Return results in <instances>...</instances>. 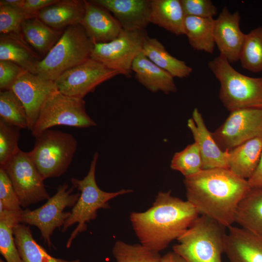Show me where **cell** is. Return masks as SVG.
<instances>
[{
    "label": "cell",
    "mask_w": 262,
    "mask_h": 262,
    "mask_svg": "<svg viewBox=\"0 0 262 262\" xmlns=\"http://www.w3.org/2000/svg\"><path fill=\"white\" fill-rule=\"evenodd\" d=\"M146 30H122L112 41L94 44L91 58L110 69L117 70L121 75L130 77L132 65L135 58L142 52L147 36Z\"/></svg>",
    "instance_id": "cell-10"
},
{
    "label": "cell",
    "mask_w": 262,
    "mask_h": 262,
    "mask_svg": "<svg viewBox=\"0 0 262 262\" xmlns=\"http://www.w3.org/2000/svg\"><path fill=\"white\" fill-rule=\"evenodd\" d=\"M208 66L219 82V97L229 111L262 107V77L240 73L220 54L209 61Z\"/></svg>",
    "instance_id": "cell-3"
},
{
    "label": "cell",
    "mask_w": 262,
    "mask_h": 262,
    "mask_svg": "<svg viewBox=\"0 0 262 262\" xmlns=\"http://www.w3.org/2000/svg\"><path fill=\"white\" fill-rule=\"evenodd\" d=\"M228 229L224 253L229 262H262V237L241 227Z\"/></svg>",
    "instance_id": "cell-19"
},
{
    "label": "cell",
    "mask_w": 262,
    "mask_h": 262,
    "mask_svg": "<svg viewBox=\"0 0 262 262\" xmlns=\"http://www.w3.org/2000/svg\"><path fill=\"white\" fill-rule=\"evenodd\" d=\"M58 125L84 128L97 125L86 113L83 98L67 96L57 90L42 106L32 134L36 137Z\"/></svg>",
    "instance_id": "cell-9"
},
{
    "label": "cell",
    "mask_w": 262,
    "mask_h": 262,
    "mask_svg": "<svg viewBox=\"0 0 262 262\" xmlns=\"http://www.w3.org/2000/svg\"><path fill=\"white\" fill-rule=\"evenodd\" d=\"M170 167L181 173L184 178L202 170V160L197 144L194 142L176 152L171 160Z\"/></svg>",
    "instance_id": "cell-33"
},
{
    "label": "cell",
    "mask_w": 262,
    "mask_h": 262,
    "mask_svg": "<svg viewBox=\"0 0 262 262\" xmlns=\"http://www.w3.org/2000/svg\"><path fill=\"white\" fill-rule=\"evenodd\" d=\"M25 0H0V5L22 8Z\"/></svg>",
    "instance_id": "cell-43"
},
{
    "label": "cell",
    "mask_w": 262,
    "mask_h": 262,
    "mask_svg": "<svg viewBox=\"0 0 262 262\" xmlns=\"http://www.w3.org/2000/svg\"><path fill=\"white\" fill-rule=\"evenodd\" d=\"M240 14L224 7L215 19L214 39L220 54L230 64L239 61L246 34L240 28Z\"/></svg>",
    "instance_id": "cell-15"
},
{
    "label": "cell",
    "mask_w": 262,
    "mask_h": 262,
    "mask_svg": "<svg viewBox=\"0 0 262 262\" xmlns=\"http://www.w3.org/2000/svg\"><path fill=\"white\" fill-rule=\"evenodd\" d=\"M0 119L21 129L28 128V118L25 107L11 90L0 92Z\"/></svg>",
    "instance_id": "cell-32"
},
{
    "label": "cell",
    "mask_w": 262,
    "mask_h": 262,
    "mask_svg": "<svg viewBox=\"0 0 262 262\" xmlns=\"http://www.w3.org/2000/svg\"><path fill=\"white\" fill-rule=\"evenodd\" d=\"M112 253L116 262H160L161 256L141 244L130 245L121 241L115 242Z\"/></svg>",
    "instance_id": "cell-34"
},
{
    "label": "cell",
    "mask_w": 262,
    "mask_h": 262,
    "mask_svg": "<svg viewBox=\"0 0 262 262\" xmlns=\"http://www.w3.org/2000/svg\"><path fill=\"white\" fill-rule=\"evenodd\" d=\"M187 200L199 214L228 228L234 223L238 204L251 187L228 168L202 169L185 177Z\"/></svg>",
    "instance_id": "cell-1"
},
{
    "label": "cell",
    "mask_w": 262,
    "mask_h": 262,
    "mask_svg": "<svg viewBox=\"0 0 262 262\" xmlns=\"http://www.w3.org/2000/svg\"><path fill=\"white\" fill-rule=\"evenodd\" d=\"M73 186L67 184L59 185L55 194L42 206L33 210H22L19 223L37 227L45 244L50 249L51 236L54 230L62 228L70 215V212H64L67 207H73L80 197V193L73 194Z\"/></svg>",
    "instance_id": "cell-8"
},
{
    "label": "cell",
    "mask_w": 262,
    "mask_h": 262,
    "mask_svg": "<svg viewBox=\"0 0 262 262\" xmlns=\"http://www.w3.org/2000/svg\"><path fill=\"white\" fill-rule=\"evenodd\" d=\"M187 126L194 142L198 147L202 160V169L228 168V151H224L218 146L197 108L193 110L192 117L187 121Z\"/></svg>",
    "instance_id": "cell-16"
},
{
    "label": "cell",
    "mask_w": 262,
    "mask_h": 262,
    "mask_svg": "<svg viewBox=\"0 0 262 262\" xmlns=\"http://www.w3.org/2000/svg\"><path fill=\"white\" fill-rule=\"evenodd\" d=\"M214 23L213 18L185 16V34L193 49L210 54L213 52Z\"/></svg>",
    "instance_id": "cell-29"
},
{
    "label": "cell",
    "mask_w": 262,
    "mask_h": 262,
    "mask_svg": "<svg viewBox=\"0 0 262 262\" xmlns=\"http://www.w3.org/2000/svg\"><path fill=\"white\" fill-rule=\"evenodd\" d=\"M85 13L80 24L94 44L107 43L116 38L123 30L110 12L85 0Z\"/></svg>",
    "instance_id": "cell-18"
},
{
    "label": "cell",
    "mask_w": 262,
    "mask_h": 262,
    "mask_svg": "<svg viewBox=\"0 0 262 262\" xmlns=\"http://www.w3.org/2000/svg\"><path fill=\"white\" fill-rule=\"evenodd\" d=\"M212 135L220 148L229 151L251 139L262 138V107L230 112Z\"/></svg>",
    "instance_id": "cell-12"
},
{
    "label": "cell",
    "mask_w": 262,
    "mask_h": 262,
    "mask_svg": "<svg viewBox=\"0 0 262 262\" xmlns=\"http://www.w3.org/2000/svg\"><path fill=\"white\" fill-rule=\"evenodd\" d=\"M234 222L262 237V187L251 188L240 202Z\"/></svg>",
    "instance_id": "cell-26"
},
{
    "label": "cell",
    "mask_w": 262,
    "mask_h": 262,
    "mask_svg": "<svg viewBox=\"0 0 262 262\" xmlns=\"http://www.w3.org/2000/svg\"><path fill=\"white\" fill-rule=\"evenodd\" d=\"M16 246L23 262H81L79 259L66 260L54 257L34 240L29 226L22 223L14 228Z\"/></svg>",
    "instance_id": "cell-28"
},
{
    "label": "cell",
    "mask_w": 262,
    "mask_h": 262,
    "mask_svg": "<svg viewBox=\"0 0 262 262\" xmlns=\"http://www.w3.org/2000/svg\"><path fill=\"white\" fill-rule=\"evenodd\" d=\"M43 58L25 40L22 33L0 34V61L16 63L34 74Z\"/></svg>",
    "instance_id": "cell-20"
},
{
    "label": "cell",
    "mask_w": 262,
    "mask_h": 262,
    "mask_svg": "<svg viewBox=\"0 0 262 262\" xmlns=\"http://www.w3.org/2000/svg\"><path fill=\"white\" fill-rule=\"evenodd\" d=\"M98 153L95 152L91 162L87 175L82 180L72 178V186L81 193L76 203L70 212V215L66 220L61 228L62 232L77 224L76 229L68 238L66 247L68 248L78 235L87 229L86 224L97 217V211L100 209L110 208L109 201L115 197L132 192L131 189H121L115 192H106L101 190L96 180V168Z\"/></svg>",
    "instance_id": "cell-5"
},
{
    "label": "cell",
    "mask_w": 262,
    "mask_h": 262,
    "mask_svg": "<svg viewBox=\"0 0 262 262\" xmlns=\"http://www.w3.org/2000/svg\"><path fill=\"white\" fill-rule=\"evenodd\" d=\"M84 13V0H59L41 10L37 17L49 27L62 30L80 24Z\"/></svg>",
    "instance_id": "cell-22"
},
{
    "label": "cell",
    "mask_w": 262,
    "mask_h": 262,
    "mask_svg": "<svg viewBox=\"0 0 262 262\" xmlns=\"http://www.w3.org/2000/svg\"><path fill=\"white\" fill-rule=\"evenodd\" d=\"M262 153V138L248 140L228 151V169L248 180L257 169Z\"/></svg>",
    "instance_id": "cell-23"
},
{
    "label": "cell",
    "mask_w": 262,
    "mask_h": 262,
    "mask_svg": "<svg viewBox=\"0 0 262 262\" xmlns=\"http://www.w3.org/2000/svg\"><path fill=\"white\" fill-rule=\"evenodd\" d=\"M3 168L10 179L21 207L26 208L50 198L45 180L28 152L19 149Z\"/></svg>",
    "instance_id": "cell-11"
},
{
    "label": "cell",
    "mask_w": 262,
    "mask_h": 262,
    "mask_svg": "<svg viewBox=\"0 0 262 262\" xmlns=\"http://www.w3.org/2000/svg\"><path fill=\"white\" fill-rule=\"evenodd\" d=\"M28 18L22 8L0 5V34L21 33V24Z\"/></svg>",
    "instance_id": "cell-36"
},
{
    "label": "cell",
    "mask_w": 262,
    "mask_h": 262,
    "mask_svg": "<svg viewBox=\"0 0 262 262\" xmlns=\"http://www.w3.org/2000/svg\"><path fill=\"white\" fill-rule=\"evenodd\" d=\"M25 70L16 63L0 61V89L10 90L12 84Z\"/></svg>",
    "instance_id": "cell-39"
},
{
    "label": "cell",
    "mask_w": 262,
    "mask_h": 262,
    "mask_svg": "<svg viewBox=\"0 0 262 262\" xmlns=\"http://www.w3.org/2000/svg\"><path fill=\"white\" fill-rule=\"evenodd\" d=\"M187 200L159 192L152 206L144 212H132L130 220L142 245L159 253L180 236L199 216Z\"/></svg>",
    "instance_id": "cell-2"
},
{
    "label": "cell",
    "mask_w": 262,
    "mask_h": 262,
    "mask_svg": "<svg viewBox=\"0 0 262 262\" xmlns=\"http://www.w3.org/2000/svg\"><path fill=\"white\" fill-rule=\"evenodd\" d=\"M226 228L209 217L199 216L177 239L173 251L187 262H222Z\"/></svg>",
    "instance_id": "cell-6"
},
{
    "label": "cell",
    "mask_w": 262,
    "mask_h": 262,
    "mask_svg": "<svg viewBox=\"0 0 262 262\" xmlns=\"http://www.w3.org/2000/svg\"><path fill=\"white\" fill-rule=\"evenodd\" d=\"M35 138L34 147L28 154L43 179L65 174L77 150L75 138L71 134L49 129Z\"/></svg>",
    "instance_id": "cell-7"
},
{
    "label": "cell",
    "mask_w": 262,
    "mask_h": 262,
    "mask_svg": "<svg viewBox=\"0 0 262 262\" xmlns=\"http://www.w3.org/2000/svg\"><path fill=\"white\" fill-rule=\"evenodd\" d=\"M247 181L251 188L262 187V153L257 169Z\"/></svg>",
    "instance_id": "cell-41"
},
{
    "label": "cell",
    "mask_w": 262,
    "mask_h": 262,
    "mask_svg": "<svg viewBox=\"0 0 262 262\" xmlns=\"http://www.w3.org/2000/svg\"><path fill=\"white\" fill-rule=\"evenodd\" d=\"M239 61L244 69L253 73L262 71V27L246 34Z\"/></svg>",
    "instance_id": "cell-31"
},
{
    "label": "cell",
    "mask_w": 262,
    "mask_h": 262,
    "mask_svg": "<svg viewBox=\"0 0 262 262\" xmlns=\"http://www.w3.org/2000/svg\"><path fill=\"white\" fill-rule=\"evenodd\" d=\"M10 90L23 104L28 118V129L31 131L44 103L52 93L58 90L54 82L25 71L14 82Z\"/></svg>",
    "instance_id": "cell-14"
},
{
    "label": "cell",
    "mask_w": 262,
    "mask_h": 262,
    "mask_svg": "<svg viewBox=\"0 0 262 262\" xmlns=\"http://www.w3.org/2000/svg\"><path fill=\"white\" fill-rule=\"evenodd\" d=\"M185 16L213 18L217 8L210 0H180Z\"/></svg>",
    "instance_id": "cell-38"
},
{
    "label": "cell",
    "mask_w": 262,
    "mask_h": 262,
    "mask_svg": "<svg viewBox=\"0 0 262 262\" xmlns=\"http://www.w3.org/2000/svg\"><path fill=\"white\" fill-rule=\"evenodd\" d=\"M90 58L63 73L55 81L58 91L69 97L83 98L102 82L120 75Z\"/></svg>",
    "instance_id": "cell-13"
},
{
    "label": "cell",
    "mask_w": 262,
    "mask_h": 262,
    "mask_svg": "<svg viewBox=\"0 0 262 262\" xmlns=\"http://www.w3.org/2000/svg\"><path fill=\"white\" fill-rule=\"evenodd\" d=\"M160 262H187V261L179 254L173 251L161 257Z\"/></svg>",
    "instance_id": "cell-42"
},
{
    "label": "cell",
    "mask_w": 262,
    "mask_h": 262,
    "mask_svg": "<svg viewBox=\"0 0 262 262\" xmlns=\"http://www.w3.org/2000/svg\"><path fill=\"white\" fill-rule=\"evenodd\" d=\"M21 129L0 119V167H3L20 149Z\"/></svg>",
    "instance_id": "cell-35"
},
{
    "label": "cell",
    "mask_w": 262,
    "mask_h": 262,
    "mask_svg": "<svg viewBox=\"0 0 262 262\" xmlns=\"http://www.w3.org/2000/svg\"><path fill=\"white\" fill-rule=\"evenodd\" d=\"M59 0H25L23 10L29 18L37 16L44 8L57 2Z\"/></svg>",
    "instance_id": "cell-40"
},
{
    "label": "cell",
    "mask_w": 262,
    "mask_h": 262,
    "mask_svg": "<svg viewBox=\"0 0 262 262\" xmlns=\"http://www.w3.org/2000/svg\"><path fill=\"white\" fill-rule=\"evenodd\" d=\"M150 23L176 35L185 34V15L180 0H150Z\"/></svg>",
    "instance_id": "cell-24"
},
{
    "label": "cell",
    "mask_w": 262,
    "mask_h": 262,
    "mask_svg": "<svg viewBox=\"0 0 262 262\" xmlns=\"http://www.w3.org/2000/svg\"><path fill=\"white\" fill-rule=\"evenodd\" d=\"M113 14L123 30H146L150 23V0H92Z\"/></svg>",
    "instance_id": "cell-17"
},
{
    "label": "cell",
    "mask_w": 262,
    "mask_h": 262,
    "mask_svg": "<svg viewBox=\"0 0 262 262\" xmlns=\"http://www.w3.org/2000/svg\"><path fill=\"white\" fill-rule=\"evenodd\" d=\"M131 68L138 82L152 92L162 91L168 94L177 91L174 77L153 63L142 52L134 59Z\"/></svg>",
    "instance_id": "cell-21"
},
{
    "label": "cell",
    "mask_w": 262,
    "mask_h": 262,
    "mask_svg": "<svg viewBox=\"0 0 262 262\" xmlns=\"http://www.w3.org/2000/svg\"><path fill=\"white\" fill-rule=\"evenodd\" d=\"M21 33L28 43L40 55H46L63 34L62 30L51 28L37 16L25 19Z\"/></svg>",
    "instance_id": "cell-25"
},
{
    "label": "cell",
    "mask_w": 262,
    "mask_h": 262,
    "mask_svg": "<svg viewBox=\"0 0 262 262\" xmlns=\"http://www.w3.org/2000/svg\"><path fill=\"white\" fill-rule=\"evenodd\" d=\"M0 262H6V261H3V260H2V259H0Z\"/></svg>",
    "instance_id": "cell-44"
},
{
    "label": "cell",
    "mask_w": 262,
    "mask_h": 262,
    "mask_svg": "<svg viewBox=\"0 0 262 262\" xmlns=\"http://www.w3.org/2000/svg\"><path fill=\"white\" fill-rule=\"evenodd\" d=\"M142 52L153 63L170 73L174 78L189 77L193 71L186 63L171 55L158 39L147 36Z\"/></svg>",
    "instance_id": "cell-27"
},
{
    "label": "cell",
    "mask_w": 262,
    "mask_h": 262,
    "mask_svg": "<svg viewBox=\"0 0 262 262\" xmlns=\"http://www.w3.org/2000/svg\"><path fill=\"white\" fill-rule=\"evenodd\" d=\"M20 212H0V252L6 262H23L16 245L14 228L19 223Z\"/></svg>",
    "instance_id": "cell-30"
},
{
    "label": "cell",
    "mask_w": 262,
    "mask_h": 262,
    "mask_svg": "<svg viewBox=\"0 0 262 262\" xmlns=\"http://www.w3.org/2000/svg\"><path fill=\"white\" fill-rule=\"evenodd\" d=\"M0 202L4 210L20 212L22 210L17 195L6 171L0 167Z\"/></svg>",
    "instance_id": "cell-37"
},
{
    "label": "cell",
    "mask_w": 262,
    "mask_h": 262,
    "mask_svg": "<svg viewBox=\"0 0 262 262\" xmlns=\"http://www.w3.org/2000/svg\"><path fill=\"white\" fill-rule=\"evenodd\" d=\"M94 46L80 24L70 26L39 62L35 74L54 82L66 71L90 59Z\"/></svg>",
    "instance_id": "cell-4"
}]
</instances>
